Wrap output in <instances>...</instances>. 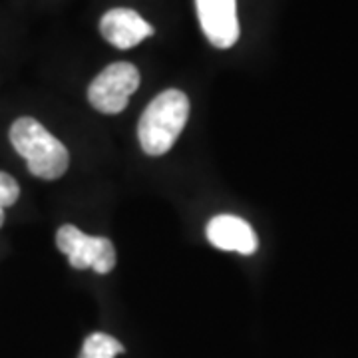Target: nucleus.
<instances>
[{
	"label": "nucleus",
	"instance_id": "nucleus-2",
	"mask_svg": "<svg viewBox=\"0 0 358 358\" xmlns=\"http://www.w3.org/2000/svg\"><path fill=\"white\" fill-rule=\"evenodd\" d=\"M10 141L26 159L32 176L50 181L64 176L70 164L68 150L34 117L16 120L10 128Z\"/></svg>",
	"mask_w": 358,
	"mask_h": 358
},
{
	"label": "nucleus",
	"instance_id": "nucleus-8",
	"mask_svg": "<svg viewBox=\"0 0 358 358\" xmlns=\"http://www.w3.org/2000/svg\"><path fill=\"white\" fill-rule=\"evenodd\" d=\"M124 352V346L114 336L103 333H94L86 338L80 358H115Z\"/></svg>",
	"mask_w": 358,
	"mask_h": 358
},
{
	"label": "nucleus",
	"instance_id": "nucleus-4",
	"mask_svg": "<svg viewBox=\"0 0 358 358\" xmlns=\"http://www.w3.org/2000/svg\"><path fill=\"white\" fill-rule=\"evenodd\" d=\"M56 245L74 268L92 267L96 273L103 275L110 273L115 265V249L110 239L90 237L74 225H64L58 229Z\"/></svg>",
	"mask_w": 358,
	"mask_h": 358
},
{
	"label": "nucleus",
	"instance_id": "nucleus-7",
	"mask_svg": "<svg viewBox=\"0 0 358 358\" xmlns=\"http://www.w3.org/2000/svg\"><path fill=\"white\" fill-rule=\"evenodd\" d=\"M207 239L221 251H235L241 255L255 253L259 241L253 227L235 215H217L207 225Z\"/></svg>",
	"mask_w": 358,
	"mask_h": 358
},
{
	"label": "nucleus",
	"instance_id": "nucleus-1",
	"mask_svg": "<svg viewBox=\"0 0 358 358\" xmlns=\"http://www.w3.org/2000/svg\"><path fill=\"white\" fill-rule=\"evenodd\" d=\"M189 115V100L179 90H166L141 115L138 136L141 150L148 155H164L171 150Z\"/></svg>",
	"mask_w": 358,
	"mask_h": 358
},
{
	"label": "nucleus",
	"instance_id": "nucleus-6",
	"mask_svg": "<svg viewBox=\"0 0 358 358\" xmlns=\"http://www.w3.org/2000/svg\"><path fill=\"white\" fill-rule=\"evenodd\" d=\"M100 32L115 48H131L138 46L141 40L154 34L152 24H148L140 14L129 8H114L103 14L100 20Z\"/></svg>",
	"mask_w": 358,
	"mask_h": 358
},
{
	"label": "nucleus",
	"instance_id": "nucleus-5",
	"mask_svg": "<svg viewBox=\"0 0 358 358\" xmlns=\"http://www.w3.org/2000/svg\"><path fill=\"white\" fill-rule=\"evenodd\" d=\"M207 40L217 48H231L239 38L237 0H195Z\"/></svg>",
	"mask_w": 358,
	"mask_h": 358
},
{
	"label": "nucleus",
	"instance_id": "nucleus-9",
	"mask_svg": "<svg viewBox=\"0 0 358 358\" xmlns=\"http://www.w3.org/2000/svg\"><path fill=\"white\" fill-rule=\"evenodd\" d=\"M18 195H20L18 183L8 173L0 171V207L4 209L8 205H14L16 199H18Z\"/></svg>",
	"mask_w": 358,
	"mask_h": 358
},
{
	"label": "nucleus",
	"instance_id": "nucleus-10",
	"mask_svg": "<svg viewBox=\"0 0 358 358\" xmlns=\"http://www.w3.org/2000/svg\"><path fill=\"white\" fill-rule=\"evenodd\" d=\"M2 223H4V209L0 207V227H2Z\"/></svg>",
	"mask_w": 358,
	"mask_h": 358
},
{
	"label": "nucleus",
	"instance_id": "nucleus-3",
	"mask_svg": "<svg viewBox=\"0 0 358 358\" xmlns=\"http://www.w3.org/2000/svg\"><path fill=\"white\" fill-rule=\"evenodd\" d=\"M138 86V68L129 62H115L94 78L88 88V100L102 114H120Z\"/></svg>",
	"mask_w": 358,
	"mask_h": 358
}]
</instances>
